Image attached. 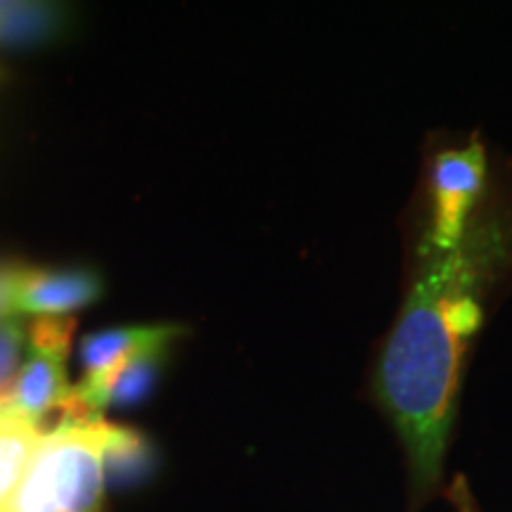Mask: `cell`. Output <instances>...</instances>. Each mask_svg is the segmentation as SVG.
<instances>
[{
    "label": "cell",
    "mask_w": 512,
    "mask_h": 512,
    "mask_svg": "<svg viewBox=\"0 0 512 512\" xmlns=\"http://www.w3.org/2000/svg\"><path fill=\"white\" fill-rule=\"evenodd\" d=\"M399 287L392 323L370 356L366 394L401 441L418 503L444 477L477 339L512 294L510 152H501L494 190L463 238L401 254Z\"/></svg>",
    "instance_id": "1"
},
{
    "label": "cell",
    "mask_w": 512,
    "mask_h": 512,
    "mask_svg": "<svg viewBox=\"0 0 512 512\" xmlns=\"http://www.w3.org/2000/svg\"><path fill=\"white\" fill-rule=\"evenodd\" d=\"M501 147L479 128H432L420 169L399 214L401 254L448 247L470 228L494 190Z\"/></svg>",
    "instance_id": "2"
},
{
    "label": "cell",
    "mask_w": 512,
    "mask_h": 512,
    "mask_svg": "<svg viewBox=\"0 0 512 512\" xmlns=\"http://www.w3.org/2000/svg\"><path fill=\"white\" fill-rule=\"evenodd\" d=\"M114 434L117 427L102 418H62L43 434L5 512H102Z\"/></svg>",
    "instance_id": "3"
},
{
    "label": "cell",
    "mask_w": 512,
    "mask_h": 512,
    "mask_svg": "<svg viewBox=\"0 0 512 512\" xmlns=\"http://www.w3.org/2000/svg\"><path fill=\"white\" fill-rule=\"evenodd\" d=\"M76 318H36L27 335V358L19 370L8 411L41 422L55 408L67 406L74 384L69 382Z\"/></svg>",
    "instance_id": "4"
},
{
    "label": "cell",
    "mask_w": 512,
    "mask_h": 512,
    "mask_svg": "<svg viewBox=\"0 0 512 512\" xmlns=\"http://www.w3.org/2000/svg\"><path fill=\"white\" fill-rule=\"evenodd\" d=\"M41 439V422L22 418L0 406V512L8 510Z\"/></svg>",
    "instance_id": "5"
},
{
    "label": "cell",
    "mask_w": 512,
    "mask_h": 512,
    "mask_svg": "<svg viewBox=\"0 0 512 512\" xmlns=\"http://www.w3.org/2000/svg\"><path fill=\"white\" fill-rule=\"evenodd\" d=\"M171 344L174 342H162L155 344V347L140 349L126 363H121L110 382V406H136L155 389L159 375L166 366V358H169Z\"/></svg>",
    "instance_id": "6"
},
{
    "label": "cell",
    "mask_w": 512,
    "mask_h": 512,
    "mask_svg": "<svg viewBox=\"0 0 512 512\" xmlns=\"http://www.w3.org/2000/svg\"><path fill=\"white\" fill-rule=\"evenodd\" d=\"M29 330L19 318H0V406H8L27 354Z\"/></svg>",
    "instance_id": "7"
},
{
    "label": "cell",
    "mask_w": 512,
    "mask_h": 512,
    "mask_svg": "<svg viewBox=\"0 0 512 512\" xmlns=\"http://www.w3.org/2000/svg\"><path fill=\"white\" fill-rule=\"evenodd\" d=\"M48 12L34 5H5L0 3V41H24L36 38L43 29H50Z\"/></svg>",
    "instance_id": "8"
},
{
    "label": "cell",
    "mask_w": 512,
    "mask_h": 512,
    "mask_svg": "<svg viewBox=\"0 0 512 512\" xmlns=\"http://www.w3.org/2000/svg\"><path fill=\"white\" fill-rule=\"evenodd\" d=\"M446 496H448V501H451L453 510H456V512H479L477 501L472 498L470 489H467L465 477H456V482L448 486Z\"/></svg>",
    "instance_id": "9"
}]
</instances>
